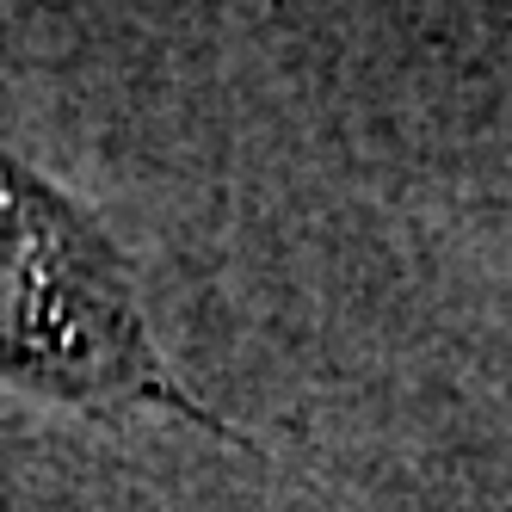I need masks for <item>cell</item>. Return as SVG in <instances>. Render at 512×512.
<instances>
[{
    "label": "cell",
    "mask_w": 512,
    "mask_h": 512,
    "mask_svg": "<svg viewBox=\"0 0 512 512\" xmlns=\"http://www.w3.org/2000/svg\"><path fill=\"white\" fill-rule=\"evenodd\" d=\"M0 364L62 401L173 408L216 426L161 364L118 247L7 149H0Z\"/></svg>",
    "instance_id": "6da1fadb"
}]
</instances>
